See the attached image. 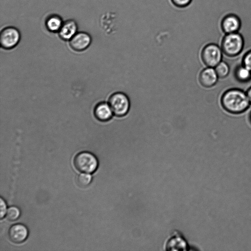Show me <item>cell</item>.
<instances>
[{
	"label": "cell",
	"instance_id": "cell-17",
	"mask_svg": "<svg viewBox=\"0 0 251 251\" xmlns=\"http://www.w3.org/2000/svg\"><path fill=\"white\" fill-rule=\"evenodd\" d=\"M92 180V176L87 173L79 175L76 179L77 184L81 187H85L89 184Z\"/></svg>",
	"mask_w": 251,
	"mask_h": 251
},
{
	"label": "cell",
	"instance_id": "cell-14",
	"mask_svg": "<svg viewBox=\"0 0 251 251\" xmlns=\"http://www.w3.org/2000/svg\"><path fill=\"white\" fill-rule=\"evenodd\" d=\"M63 22L61 17L57 15L53 14L49 16L47 18L45 25L47 29L49 31L53 33L58 32Z\"/></svg>",
	"mask_w": 251,
	"mask_h": 251
},
{
	"label": "cell",
	"instance_id": "cell-21",
	"mask_svg": "<svg viewBox=\"0 0 251 251\" xmlns=\"http://www.w3.org/2000/svg\"><path fill=\"white\" fill-rule=\"evenodd\" d=\"M0 219H2V218L4 216L6 213V205L4 201L0 198Z\"/></svg>",
	"mask_w": 251,
	"mask_h": 251
},
{
	"label": "cell",
	"instance_id": "cell-8",
	"mask_svg": "<svg viewBox=\"0 0 251 251\" xmlns=\"http://www.w3.org/2000/svg\"><path fill=\"white\" fill-rule=\"evenodd\" d=\"M164 250L166 251H187L188 245L186 239L179 234L175 232L166 241Z\"/></svg>",
	"mask_w": 251,
	"mask_h": 251
},
{
	"label": "cell",
	"instance_id": "cell-15",
	"mask_svg": "<svg viewBox=\"0 0 251 251\" xmlns=\"http://www.w3.org/2000/svg\"><path fill=\"white\" fill-rule=\"evenodd\" d=\"M236 78L241 81L245 82L249 80L251 77V71L245 66L238 67L236 70Z\"/></svg>",
	"mask_w": 251,
	"mask_h": 251
},
{
	"label": "cell",
	"instance_id": "cell-12",
	"mask_svg": "<svg viewBox=\"0 0 251 251\" xmlns=\"http://www.w3.org/2000/svg\"><path fill=\"white\" fill-rule=\"evenodd\" d=\"M94 113L95 117L101 122L109 121L113 114L109 103L105 102L98 103L95 107Z\"/></svg>",
	"mask_w": 251,
	"mask_h": 251
},
{
	"label": "cell",
	"instance_id": "cell-7",
	"mask_svg": "<svg viewBox=\"0 0 251 251\" xmlns=\"http://www.w3.org/2000/svg\"><path fill=\"white\" fill-rule=\"evenodd\" d=\"M91 41V37L88 33L78 32L69 41V45L73 50L81 51L89 47Z\"/></svg>",
	"mask_w": 251,
	"mask_h": 251
},
{
	"label": "cell",
	"instance_id": "cell-2",
	"mask_svg": "<svg viewBox=\"0 0 251 251\" xmlns=\"http://www.w3.org/2000/svg\"><path fill=\"white\" fill-rule=\"evenodd\" d=\"M244 46L242 35L238 33L225 34L221 41V48L224 53L229 56L239 54Z\"/></svg>",
	"mask_w": 251,
	"mask_h": 251
},
{
	"label": "cell",
	"instance_id": "cell-16",
	"mask_svg": "<svg viewBox=\"0 0 251 251\" xmlns=\"http://www.w3.org/2000/svg\"><path fill=\"white\" fill-rule=\"evenodd\" d=\"M215 71L218 77L224 78L229 73V69L228 65L225 62H220L216 67Z\"/></svg>",
	"mask_w": 251,
	"mask_h": 251
},
{
	"label": "cell",
	"instance_id": "cell-11",
	"mask_svg": "<svg viewBox=\"0 0 251 251\" xmlns=\"http://www.w3.org/2000/svg\"><path fill=\"white\" fill-rule=\"evenodd\" d=\"M78 26L76 22L74 20H68L63 22L59 30L58 35L64 41H70L77 32Z\"/></svg>",
	"mask_w": 251,
	"mask_h": 251
},
{
	"label": "cell",
	"instance_id": "cell-5",
	"mask_svg": "<svg viewBox=\"0 0 251 251\" xmlns=\"http://www.w3.org/2000/svg\"><path fill=\"white\" fill-rule=\"evenodd\" d=\"M222 50L214 43L206 45L203 48L201 55L203 63L209 67H216L221 61Z\"/></svg>",
	"mask_w": 251,
	"mask_h": 251
},
{
	"label": "cell",
	"instance_id": "cell-9",
	"mask_svg": "<svg viewBox=\"0 0 251 251\" xmlns=\"http://www.w3.org/2000/svg\"><path fill=\"white\" fill-rule=\"evenodd\" d=\"M241 26L239 18L234 14L226 15L221 22V27L226 34L237 32Z\"/></svg>",
	"mask_w": 251,
	"mask_h": 251
},
{
	"label": "cell",
	"instance_id": "cell-18",
	"mask_svg": "<svg viewBox=\"0 0 251 251\" xmlns=\"http://www.w3.org/2000/svg\"><path fill=\"white\" fill-rule=\"evenodd\" d=\"M6 217L10 221L17 220L20 215L19 209L15 206L10 207L6 212Z\"/></svg>",
	"mask_w": 251,
	"mask_h": 251
},
{
	"label": "cell",
	"instance_id": "cell-3",
	"mask_svg": "<svg viewBox=\"0 0 251 251\" xmlns=\"http://www.w3.org/2000/svg\"><path fill=\"white\" fill-rule=\"evenodd\" d=\"M74 164L75 169L78 171L91 174L96 170L98 166V161L92 153L87 151H82L75 156Z\"/></svg>",
	"mask_w": 251,
	"mask_h": 251
},
{
	"label": "cell",
	"instance_id": "cell-19",
	"mask_svg": "<svg viewBox=\"0 0 251 251\" xmlns=\"http://www.w3.org/2000/svg\"><path fill=\"white\" fill-rule=\"evenodd\" d=\"M192 0H171L173 4L178 7H185L189 5Z\"/></svg>",
	"mask_w": 251,
	"mask_h": 251
},
{
	"label": "cell",
	"instance_id": "cell-6",
	"mask_svg": "<svg viewBox=\"0 0 251 251\" xmlns=\"http://www.w3.org/2000/svg\"><path fill=\"white\" fill-rule=\"evenodd\" d=\"M21 39L19 30L13 26L4 28L0 34V44L1 48L10 50L15 47Z\"/></svg>",
	"mask_w": 251,
	"mask_h": 251
},
{
	"label": "cell",
	"instance_id": "cell-1",
	"mask_svg": "<svg viewBox=\"0 0 251 251\" xmlns=\"http://www.w3.org/2000/svg\"><path fill=\"white\" fill-rule=\"evenodd\" d=\"M247 94L238 89L226 91L221 99L223 107L228 112L239 114L245 111L250 105Z\"/></svg>",
	"mask_w": 251,
	"mask_h": 251
},
{
	"label": "cell",
	"instance_id": "cell-10",
	"mask_svg": "<svg viewBox=\"0 0 251 251\" xmlns=\"http://www.w3.org/2000/svg\"><path fill=\"white\" fill-rule=\"evenodd\" d=\"M8 234L12 242L19 244L24 242L26 239L28 230L24 225L17 224L10 227Z\"/></svg>",
	"mask_w": 251,
	"mask_h": 251
},
{
	"label": "cell",
	"instance_id": "cell-4",
	"mask_svg": "<svg viewBox=\"0 0 251 251\" xmlns=\"http://www.w3.org/2000/svg\"><path fill=\"white\" fill-rule=\"evenodd\" d=\"M108 103L113 114L117 117L125 116L130 108V102L127 96L124 93L117 92L109 98Z\"/></svg>",
	"mask_w": 251,
	"mask_h": 251
},
{
	"label": "cell",
	"instance_id": "cell-13",
	"mask_svg": "<svg viewBox=\"0 0 251 251\" xmlns=\"http://www.w3.org/2000/svg\"><path fill=\"white\" fill-rule=\"evenodd\" d=\"M218 76L215 70L212 67L203 69L199 75L200 83L205 87H211L217 81Z\"/></svg>",
	"mask_w": 251,
	"mask_h": 251
},
{
	"label": "cell",
	"instance_id": "cell-20",
	"mask_svg": "<svg viewBox=\"0 0 251 251\" xmlns=\"http://www.w3.org/2000/svg\"><path fill=\"white\" fill-rule=\"evenodd\" d=\"M243 65L251 71V50L248 52L244 56Z\"/></svg>",
	"mask_w": 251,
	"mask_h": 251
},
{
	"label": "cell",
	"instance_id": "cell-22",
	"mask_svg": "<svg viewBox=\"0 0 251 251\" xmlns=\"http://www.w3.org/2000/svg\"><path fill=\"white\" fill-rule=\"evenodd\" d=\"M247 96L250 103H251V88L247 91Z\"/></svg>",
	"mask_w": 251,
	"mask_h": 251
}]
</instances>
